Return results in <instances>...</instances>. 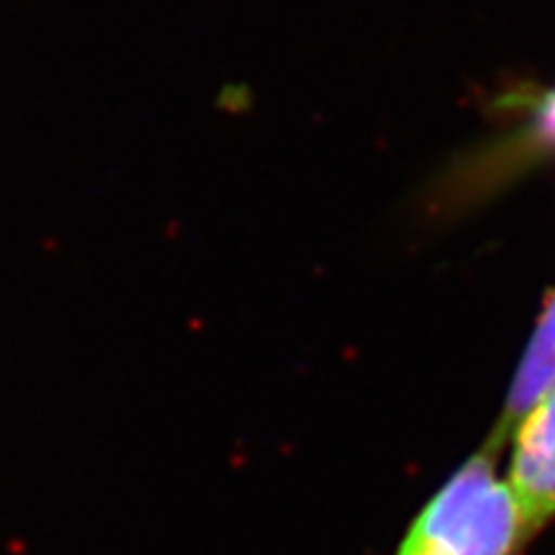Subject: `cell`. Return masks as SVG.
I'll use <instances>...</instances> for the list:
<instances>
[{"instance_id": "obj_4", "label": "cell", "mask_w": 555, "mask_h": 555, "mask_svg": "<svg viewBox=\"0 0 555 555\" xmlns=\"http://www.w3.org/2000/svg\"><path fill=\"white\" fill-rule=\"evenodd\" d=\"M532 124H535L540 137H545L547 142H555V90H551V93L538 103L535 121Z\"/></svg>"}, {"instance_id": "obj_3", "label": "cell", "mask_w": 555, "mask_h": 555, "mask_svg": "<svg viewBox=\"0 0 555 555\" xmlns=\"http://www.w3.org/2000/svg\"><path fill=\"white\" fill-rule=\"evenodd\" d=\"M555 388V288L545 298L543 309L532 330L530 343L525 345L522 358H519L515 378H512L509 391H506L502 414H499L494 429L483 448L499 453L509 437L512 427L522 416Z\"/></svg>"}, {"instance_id": "obj_1", "label": "cell", "mask_w": 555, "mask_h": 555, "mask_svg": "<svg viewBox=\"0 0 555 555\" xmlns=\"http://www.w3.org/2000/svg\"><path fill=\"white\" fill-rule=\"evenodd\" d=\"M494 450L481 448L416 512L397 555H517L530 540Z\"/></svg>"}, {"instance_id": "obj_2", "label": "cell", "mask_w": 555, "mask_h": 555, "mask_svg": "<svg viewBox=\"0 0 555 555\" xmlns=\"http://www.w3.org/2000/svg\"><path fill=\"white\" fill-rule=\"evenodd\" d=\"M509 483L527 532L538 535L555 519V388L512 427Z\"/></svg>"}]
</instances>
